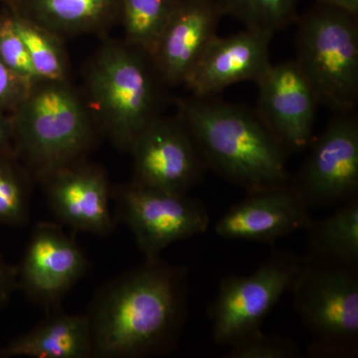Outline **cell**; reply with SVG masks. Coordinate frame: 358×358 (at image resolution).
Listing matches in <instances>:
<instances>
[{
  "label": "cell",
  "instance_id": "obj_22",
  "mask_svg": "<svg viewBox=\"0 0 358 358\" xmlns=\"http://www.w3.org/2000/svg\"><path fill=\"white\" fill-rule=\"evenodd\" d=\"M10 13L14 29L24 42L39 79L68 80L69 64L60 37L32 21Z\"/></svg>",
  "mask_w": 358,
  "mask_h": 358
},
{
  "label": "cell",
  "instance_id": "obj_17",
  "mask_svg": "<svg viewBox=\"0 0 358 358\" xmlns=\"http://www.w3.org/2000/svg\"><path fill=\"white\" fill-rule=\"evenodd\" d=\"M27 333L0 346V358H89L92 341L86 315L56 308Z\"/></svg>",
  "mask_w": 358,
  "mask_h": 358
},
{
  "label": "cell",
  "instance_id": "obj_12",
  "mask_svg": "<svg viewBox=\"0 0 358 358\" xmlns=\"http://www.w3.org/2000/svg\"><path fill=\"white\" fill-rule=\"evenodd\" d=\"M256 84V114L261 121L289 155L307 150L320 103L294 59L271 65Z\"/></svg>",
  "mask_w": 358,
  "mask_h": 358
},
{
  "label": "cell",
  "instance_id": "obj_1",
  "mask_svg": "<svg viewBox=\"0 0 358 358\" xmlns=\"http://www.w3.org/2000/svg\"><path fill=\"white\" fill-rule=\"evenodd\" d=\"M189 308V271L162 258L143 263L103 285L88 320L92 357L145 358L178 348Z\"/></svg>",
  "mask_w": 358,
  "mask_h": 358
},
{
  "label": "cell",
  "instance_id": "obj_18",
  "mask_svg": "<svg viewBox=\"0 0 358 358\" xmlns=\"http://www.w3.org/2000/svg\"><path fill=\"white\" fill-rule=\"evenodd\" d=\"M7 9L60 38L102 32L120 21V0H13Z\"/></svg>",
  "mask_w": 358,
  "mask_h": 358
},
{
  "label": "cell",
  "instance_id": "obj_27",
  "mask_svg": "<svg viewBox=\"0 0 358 358\" xmlns=\"http://www.w3.org/2000/svg\"><path fill=\"white\" fill-rule=\"evenodd\" d=\"M17 289V275L15 266L9 265L0 255V308L4 307Z\"/></svg>",
  "mask_w": 358,
  "mask_h": 358
},
{
  "label": "cell",
  "instance_id": "obj_21",
  "mask_svg": "<svg viewBox=\"0 0 358 358\" xmlns=\"http://www.w3.org/2000/svg\"><path fill=\"white\" fill-rule=\"evenodd\" d=\"M33 179L14 152H0V225L29 222Z\"/></svg>",
  "mask_w": 358,
  "mask_h": 358
},
{
  "label": "cell",
  "instance_id": "obj_16",
  "mask_svg": "<svg viewBox=\"0 0 358 358\" xmlns=\"http://www.w3.org/2000/svg\"><path fill=\"white\" fill-rule=\"evenodd\" d=\"M274 33L245 29L229 37H215L186 81L192 95L213 96L241 82L257 83L272 63Z\"/></svg>",
  "mask_w": 358,
  "mask_h": 358
},
{
  "label": "cell",
  "instance_id": "obj_24",
  "mask_svg": "<svg viewBox=\"0 0 358 358\" xmlns=\"http://www.w3.org/2000/svg\"><path fill=\"white\" fill-rule=\"evenodd\" d=\"M0 59L26 83L33 85L40 80L24 42L14 29L8 9L0 14Z\"/></svg>",
  "mask_w": 358,
  "mask_h": 358
},
{
  "label": "cell",
  "instance_id": "obj_28",
  "mask_svg": "<svg viewBox=\"0 0 358 358\" xmlns=\"http://www.w3.org/2000/svg\"><path fill=\"white\" fill-rule=\"evenodd\" d=\"M0 152H14L9 115L0 112Z\"/></svg>",
  "mask_w": 358,
  "mask_h": 358
},
{
  "label": "cell",
  "instance_id": "obj_7",
  "mask_svg": "<svg viewBox=\"0 0 358 358\" xmlns=\"http://www.w3.org/2000/svg\"><path fill=\"white\" fill-rule=\"evenodd\" d=\"M307 259L289 250L275 249L252 274L223 277L207 310L214 343L230 348L262 331L264 320L291 291Z\"/></svg>",
  "mask_w": 358,
  "mask_h": 358
},
{
  "label": "cell",
  "instance_id": "obj_2",
  "mask_svg": "<svg viewBox=\"0 0 358 358\" xmlns=\"http://www.w3.org/2000/svg\"><path fill=\"white\" fill-rule=\"evenodd\" d=\"M207 169L246 192L287 185L288 152L256 112L213 96L178 101Z\"/></svg>",
  "mask_w": 358,
  "mask_h": 358
},
{
  "label": "cell",
  "instance_id": "obj_10",
  "mask_svg": "<svg viewBox=\"0 0 358 358\" xmlns=\"http://www.w3.org/2000/svg\"><path fill=\"white\" fill-rule=\"evenodd\" d=\"M131 182L188 194L203 178L207 166L192 131L179 115H157L134 140Z\"/></svg>",
  "mask_w": 358,
  "mask_h": 358
},
{
  "label": "cell",
  "instance_id": "obj_20",
  "mask_svg": "<svg viewBox=\"0 0 358 358\" xmlns=\"http://www.w3.org/2000/svg\"><path fill=\"white\" fill-rule=\"evenodd\" d=\"M179 0H120L126 43L150 56Z\"/></svg>",
  "mask_w": 358,
  "mask_h": 358
},
{
  "label": "cell",
  "instance_id": "obj_5",
  "mask_svg": "<svg viewBox=\"0 0 358 358\" xmlns=\"http://www.w3.org/2000/svg\"><path fill=\"white\" fill-rule=\"evenodd\" d=\"M296 61L320 105L334 113L358 102V15L315 2L296 18Z\"/></svg>",
  "mask_w": 358,
  "mask_h": 358
},
{
  "label": "cell",
  "instance_id": "obj_3",
  "mask_svg": "<svg viewBox=\"0 0 358 358\" xmlns=\"http://www.w3.org/2000/svg\"><path fill=\"white\" fill-rule=\"evenodd\" d=\"M9 117L14 154L35 180L85 159L95 143V120L69 80L35 82Z\"/></svg>",
  "mask_w": 358,
  "mask_h": 358
},
{
  "label": "cell",
  "instance_id": "obj_30",
  "mask_svg": "<svg viewBox=\"0 0 358 358\" xmlns=\"http://www.w3.org/2000/svg\"><path fill=\"white\" fill-rule=\"evenodd\" d=\"M11 1H13V0H0V2L6 4V6H8Z\"/></svg>",
  "mask_w": 358,
  "mask_h": 358
},
{
  "label": "cell",
  "instance_id": "obj_26",
  "mask_svg": "<svg viewBox=\"0 0 358 358\" xmlns=\"http://www.w3.org/2000/svg\"><path fill=\"white\" fill-rule=\"evenodd\" d=\"M31 86L9 69L0 59V112L10 115Z\"/></svg>",
  "mask_w": 358,
  "mask_h": 358
},
{
  "label": "cell",
  "instance_id": "obj_6",
  "mask_svg": "<svg viewBox=\"0 0 358 358\" xmlns=\"http://www.w3.org/2000/svg\"><path fill=\"white\" fill-rule=\"evenodd\" d=\"M289 292L315 338L308 357H357L358 268L308 257Z\"/></svg>",
  "mask_w": 358,
  "mask_h": 358
},
{
  "label": "cell",
  "instance_id": "obj_29",
  "mask_svg": "<svg viewBox=\"0 0 358 358\" xmlns=\"http://www.w3.org/2000/svg\"><path fill=\"white\" fill-rule=\"evenodd\" d=\"M317 1L343 9L353 15H358V0H317Z\"/></svg>",
  "mask_w": 358,
  "mask_h": 358
},
{
  "label": "cell",
  "instance_id": "obj_9",
  "mask_svg": "<svg viewBox=\"0 0 358 358\" xmlns=\"http://www.w3.org/2000/svg\"><path fill=\"white\" fill-rule=\"evenodd\" d=\"M308 148V157L289 183L310 211L358 196V117L355 110L336 113Z\"/></svg>",
  "mask_w": 358,
  "mask_h": 358
},
{
  "label": "cell",
  "instance_id": "obj_25",
  "mask_svg": "<svg viewBox=\"0 0 358 358\" xmlns=\"http://www.w3.org/2000/svg\"><path fill=\"white\" fill-rule=\"evenodd\" d=\"M300 345L294 339L263 331L230 346L226 358H298Z\"/></svg>",
  "mask_w": 358,
  "mask_h": 358
},
{
  "label": "cell",
  "instance_id": "obj_15",
  "mask_svg": "<svg viewBox=\"0 0 358 358\" xmlns=\"http://www.w3.org/2000/svg\"><path fill=\"white\" fill-rule=\"evenodd\" d=\"M222 16L215 0H179L150 56L162 83H186L217 36Z\"/></svg>",
  "mask_w": 358,
  "mask_h": 358
},
{
  "label": "cell",
  "instance_id": "obj_13",
  "mask_svg": "<svg viewBox=\"0 0 358 358\" xmlns=\"http://www.w3.org/2000/svg\"><path fill=\"white\" fill-rule=\"evenodd\" d=\"M47 203L56 218L71 229L109 236L117 220L112 215V187L102 167L85 159L40 179Z\"/></svg>",
  "mask_w": 358,
  "mask_h": 358
},
{
  "label": "cell",
  "instance_id": "obj_19",
  "mask_svg": "<svg viewBox=\"0 0 358 358\" xmlns=\"http://www.w3.org/2000/svg\"><path fill=\"white\" fill-rule=\"evenodd\" d=\"M305 231L308 258L358 268V196L327 217L313 218Z\"/></svg>",
  "mask_w": 358,
  "mask_h": 358
},
{
  "label": "cell",
  "instance_id": "obj_14",
  "mask_svg": "<svg viewBox=\"0 0 358 358\" xmlns=\"http://www.w3.org/2000/svg\"><path fill=\"white\" fill-rule=\"evenodd\" d=\"M312 219L301 195L287 183L247 192L218 219L214 230L224 239L275 244L305 231Z\"/></svg>",
  "mask_w": 358,
  "mask_h": 358
},
{
  "label": "cell",
  "instance_id": "obj_11",
  "mask_svg": "<svg viewBox=\"0 0 358 358\" xmlns=\"http://www.w3.org/2000/svg\"><path fill=\"white\" fill-rule=\"evenodd\" d=\"M89 266L75 238L66 234L60 225L37 223L16 267L17 289L35 305L51 310L60 306Z\"/></svg>",
  "mask_w": 358,
  "mask_h": 358
},
{
  "label": "cell",
  "instance_id": "obj_31",
  "mask_svg": "<svg viewBox=\"0 0 358 358\" xmlns=\"http://www.w3.org/2000/svg\"><path fill=\"white\" fill-rule=\"evenodd\" d=\"M0 14H1V13H0Z\"/></svg>",
  "mask_w": 358,
  "mask_h": 358
},
{
  "label": "cell",
  "instance_id": "obj_4",
  "mask_svg": "<svg viewBox=\"0 0 358 358\" xmlns=\"http://www.w3.org/2000/svg\"><path fill=\"white\" fill-rule=\"evenodd\" d=\"M159 81L150 55L126 42L103 44L90 63L87 103L96 128L122 152L159 115Z\"/></svg>",
  "mask_w": 358,
  "mask_h": 358
},
{
  "label": "cell",
  "instance_id": "obj_8",
  "mask_svg": "<svg viewBox=\"0 0 358 358\" xmlns=\"http://www.w3.org/2000/svg\"><path fill=\"white\" fill-rule=\"evenodd\" d=\"M115 220L126 224L145 259L159 258L176 242L206 232L210 223L201 200L129 182L112 188Z\"/></svg>",
  "mask_w": 358,
  "mask_h": 358
},
{
  "label": "cell",
  "instance_id": "obj_23",
  "mask_svg": "<svg viewBox=\"0 0 358 358\" xmlns=\"http://www.w3.org/2000/svg\"><path fill=\"white\" fill-rule=\"evenodd\" d=\"M223 15L247 29L274 33L296 22L299 0H215Z\"/></svg>",
  "mask_w": 358,
  "mask_h": 358
}]
</instances>
